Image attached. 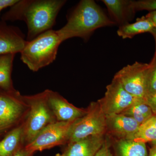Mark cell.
I'll return each mask as SVG.
<instances>
[{"mask_svg":"<svg viewBox=\"0 0 156 156\" xmlns=\"http://www.w3.org/2000/svg\"><path fill=\"white\" fill-rule=\"evenodd\" d=\"M65 0H20L5 15L6 20L24 21L27 26V41H30L52 29Z\"/></svg>","mask_w":156,"mask_h":156,"instance_id":"cell-1","label":"cell"},{"mask_svg":"<svg viewBox=\"0 0 156 156\" xmlns=\"http://www.w3.org/2000/svg\"><path fill=\"white\" fill-rule=\"evenodd\" d=\"M115 24L93 0H82L70 14L66 25L57 30L62 42L73 37L87 41L98 29Z\"/></svg>","mask_w":156,"mask_h":156,"instance_id":"cell-2","label":"cell"},{"mask_svg":"<svg viewBox=\"0 0 156 156\" xmlns=\"http://www.w3.org/2000/svg\"><path fill=\"white\" fill-rule=\"evenodd\" d=\"M62 42L57 30L47 31L33 40L27 41L20 53L21 60L30 70L37 72L56 59Z\"/></svg>","mask_w":156,"mask_h":156,"instance_id":"cell-3","label":"cell"},{"mask_svg":"<svg viewBox=\"0 0 156 156\" xmlns=\"http://www.w3.org/2000/svg\"><path fill=\"white\" fill-rule=\"evenodd\" d=\"M87 110L86 114L73 123L69 143L90 136L106 134V116L98 102H91Z\"/></svg>","mask_w":156,"mask_h":156,"instance_id":"cell-4","label":"cell"},{"mask_svg":"<svg viewBox=\"0 0 156 156\" xmlns=\"http://www.w3.org/2000/svg\"><path fill=\"white\" fill-rule=\"evenodd\" d=\"M48 91L34 96L27 98L30 103L31 108L23 132L28 144L35 138L51 122L52 117L48 107Z\"/></svg>","mask_w":156,"mask_h":156,"instance_id":"cell-5","label":"cell"},{"mask_svg":"<svg viewBox=\"0 0 156 156\" xmlns=\"http://www.w3.org/2000/svg\"><path fill=\"white\" fill-rule=\"evenodd\" d=\"M151 63L136 62L122 68L115 75L125 90L137 98L144 99L146 96L147 81Z\"/></svg>","mask_w":156,"mask_h":156,"instance_id":"cell-6","label":"cell"},{"mask_svg":"<svg viewBox=\"0 0 156 156\" xmlns=\"http://www.w3.org/2000/svg\"><path fill=\"white\" fill-rule=\"evenodd\" d=\"M75 121H58L50 123L31 142L26 146L24 148L34 153L36 151L44 150L68 142L70 130Z\"/></svg>","mask_w":156,"mask_h":156,"instance_id":"cell-7","label":"cell"},{"mask_svg":"<svg viewBox=\"0 0 156 156\" xmlns=\"http://www.w3.org/2000/svg\"><path fill=\"white\" fill-rule=\"evenodd\" d=\"M140 99L141 98L129 94L119 82L113 78L111 83L107 86L104 97L97 101L107 116L122 113Z\"/></svg>","mask_w":156,"mask_h":156,"instance_id":"cell-8","label":"cell"},{"mask_svg":"<svg viewBox=\"0 0 156 156\" xmlns=\"http://www.w3.org/2000/svg\"><path fill=\"white\" fill-rule=\"evenodd\" d=\"M140 125L122 114L107 116L106 135L110 139L132 140Z\"/></svg>","mask_w":156,"mask_h":156,"instance_id":"cell-9","label":"cell"},{"mask_svg":"<svg viewBox=\"0 0 156 156\" xmlns=\"http://www.w3.org/2000/svg\"><path fill=\"white\" fill-rule=\"evenodd\" d=\"M48 100L58 122H73L87 113V109L75 106L60 95L51 91H48Z\"/></svg>","mask_w":156,"mask_h":156,"instance_id":"cell-10","label":"cell"},{"mask_svg":"<svg viewBox=\"0 0 156 156\" xmlns=\"http://www.w3.org/2000/svg\"><path fill=\"white\" fill-rule=\"evenodd\" d=\"M23 111L22 104L14 98L0 95V133L13 126Z\"/></svg>","mask_w":156,"mask_h":156,"instance_id":"cell-11","label":"cell"},{"mask_svg":"<svg viewBox=\"0 0 156 156\" xmlns=\"http://www.w3.org/2000/svg\"><path fill=\"white\" fill-rule=\"evenodd\" d=\"M105 135L90 136L69 143L62 155L95 156L104 142Z\"/></svg>","mask_w":156,"mask_h":156,"instance_id":"cell-12","label":"cell"},{"mask_svg":"<svg viewBox=\"0 0 156 156\" xmlns=\"http://www.w3.org/2000/svg\"><path fill=\"white\" fill-rule=\"evenodd\" d=\"M27 42L20 31L0 28V56L21 53Z\"/></svg>","mask_w":156,"mask_h":156,"instance_id":"cell-13","label":"cell"},{"mask_svg":"<svg viewBox=\"0 0 156 156\" xmlns=\"http://www.w3.org/2000/svg\"><path fill=\"white\" fill-rule=\"evenodd\" d=\"M112 21L122 26L129 23L135 11L129 0H102Z\"/></svg>","mask_w":156,"mask_h":156,"instance_id":"cell-14","label":"cell"},{"mask_svg":"<svg viewBox=\"0 0 156 156\" xmlns=\"http://www.w3.org/2000/svg\"><path fill=\"white\" fill-rule=\"evenodd\" d=\"M112 142L110 140L113 151V156H148L144 143L137 142L132 140L112 139Z\"/></svg>","mask_w":156,"mask_h":156,"instance_id":"cell-15","label":"cell"},{"mask_svg":"<svg viewBox=\"0 0 156 156\" xmlns=\"http://www.w3.org/2000/svg\"><path fill=\"white\" fill-rule=\"evenodd\" d=\"M154 28L152 23L144 16L137 18L133 23L121 26L117 30V34L123 39L132 38L139 34L151 33Z\"/></svg>","mask_w":156,"mask_h":156,"instance_id":"cell-16","label":"cell"},{"mask_svg":"<svg viewBox=\"0 0 156 156\" xmlns=\"http://www.w3.org/2000/svg\"><path fill=\"white\" fill-rule=\"evenodd\" d=\"M23 133L21 127L15 128L0 141V156H14Z\"/></svg>","mask_w":156,"mask_h":156,"instance_id":"cell-17","label":"cell"},{"mask_svg":"<svg viewBox=\"0 0 156 156\" xmlns=\"http://www.w3.org/2000/svg\"><path fill=\"white\" fill-rule=\"evenodd\" d=\"M121 114L132 118L140 125L145 123L154 115L151 109L146 103L144 99H139Z\"/></svg>","mask_w":156,"mask_h":156,"instance_id":"cell-18","label":"cell"},{"mask_svg":"<svg viewBox=\"0 0 156 156\" xmlns=\"http://www.w3.org/2000/svg\"><path fill=\"white\" fill-rule=\"evenodd\" d=\"M14 54L0 56V88L8 90L11 86V72Z\"/></svg>","mask_w":156,"mask_h":156,"instance_id":"cell-19","label":"cell"},{"mask_svg":"<svg viewBox=\"0 0 156 156\" xmlns=\"http://www.w3.org/2000/svg\"><path fill=\"white\" fill-rule=\"evenodd\" d=\"M132 140L137 142H152L156 140V128L149 119L140 126Z\"/></svg>","mask_w":156,"mask_h":156,"instance_id":"cell-20","label":"cell"},{"mask_svg":"<svg viewBox=\"0 0 156 156\" xmlns=\"http://www.w3.org/2000/svg\"><path fill=\"white\" fill-rule=\"evenodd\" d=\"M151 67L147 81L146 97L156 92V56L154 55L151 62Z\"/></svg>","mask_w":156,"mask_h":156,"instance_id":"cell-21","label":"cell"},{"mask_svg":"<svg viewBox=\"0 0 156 156\" xmlns=\"http://www.w3.org/2000/svg\"><path fill=\"white\" fill-rule=\"evenodd\" d=\"M131 6L135 12L142 10L156 11V0L131 1Z\"/></svg>","mask_w":156,"mask_h":156,"instance_id":"cell-22","label":"cell"},{"mask_svg":"<svg viewBox=\"0 0 156 156\" xmlns=\"http://www.w3.org/2000/svg\"><path fill=\"white\" fill-rule=\"evenodd\" d=\"M111 147L110 139L105 135L104 142L95 156H113Z\"/></svg>","mask_w":156,"mask_h":156,"instance_id":"cell-23","label":"cell"},{"mask_svg":"<svg viewBox=\"0 0 156 156\" xmlns=\"http://www.w3.org/2000/svg\"><path fill=\"white\" fill-rule=\"evenodd\" d=\"M146 103L150 106L154 115H156V92L148 95L144 98Z\"/></svg>","mask_w":156,"mask_h":156,"instance_id":"cell-24","label":"cell"},{"mask_svg":"<svg viewBox=\"0 0 156 156\" xmlns=\"http://www.w3.org/2000/svg\"><path fill=\"white\" fill-rule=\"evenodd\" d=\"M18 0H0V10L9 7H12L18 2Z\"/></svg>","mask_w":156,"mask_h":156,"instance_id":"cell-25","label":"cell"},{"mask_svg":"<svg viewBox=\"0 0 156 156\" xmlns=\"http://www.w3.org/2000/svg\"><path fill=\"white\" fill-rule=\"evenodd\" d=\"M145 17L152 23L154 28H156V11H150Z\"/></svg>","mask_w":156,"mask_h":156,"instance_id":"cell-26","label":"cell"},{"mask_svg":"<svg viewBox=\"0 0 156 156\" xmlns=\"http://www.w3.org/2000/svg\"><path fill=\"white\" fill-rule=\"evenodd\" d=\"M34 153L27 151L25 148L19 150L14 156H32Z\"/></svg>","mask_w":156,"mask_h":156,"instance_id":"cell-27","label":"cell"},{"mask_svg":"<svg viewBox=\"0 0 156 156\" xmlns=\"http://www.w3.org/2000/svg\"><path fill=\"white\" fill-rule=\"evenodd\" d=\"M148 156H156V145L152 144V146L150 149Z\"/></svg>","mask_w":156,"mask_h":156,"instance_id":"cell-28","label":"cell"},{"mask_svg":"<svg viewBox=\"0 0 156 156\" xmlns=\"http://www.w3.org/2000/svg\"><path fill=\"white\" fill-rule=\"evenodd\" d=\"M149 119L154 127L156 128V115H154Z\"/></svg>","mask_w":156,"mask_h":156,"instance_id":"cell-29","label":"cell"},{"mask_svg":"<svg viewBox=\"0 0 156 156\" xmlns=\"http://www.w3.org/2000/svg\"><path fill=\"white\" fill-rule=\"evenodd\" d=\"M150 33L153 36L154 38L155 41L156 51L154 55L156 56V28H154V29L151 31Z\"/></svg>","mask_w":156,"mask_h":156,"instance_id":"cell-30","label":"cell"},{"mask_svg":"<svg viewBox=\"0 0 156 156\" xmlns=\"http://www.w3.org/2000/svg\"><path fill=\"white\" fill-rule=\"evenodd\" d=\"M55 156H62V154H56V155Z\"/></svg>","mask_w":156,"mask_h":156,"instance_id":"cell-31","label":"cell"},{"mask_svg":"<svg viewBox=\"0 0 156 156\" xmlns=\"http://www.w3.org/2000/svg\"><path fill=\"white\" fill-rule=\"evenodd\" d=\"M152 144H155L156 145V141H153V142H151Z\"/></svg>","mask_w":156,"mask_h":156,"instance_id":"cell-32","label":"cell"},{"mask_svg":"<svg viewBox=\"0 0 156 156\" xmlns=\"http://www.w3.org/2000/svg\"><path fill=\"white\" fill-rule=\"evenodd\" d=\"M1 10H0V12H1Z\"/></svg>","mask_w":156,"mask_h":156,"instance_id":"cell-33","label":"cell"}]
</instances>
